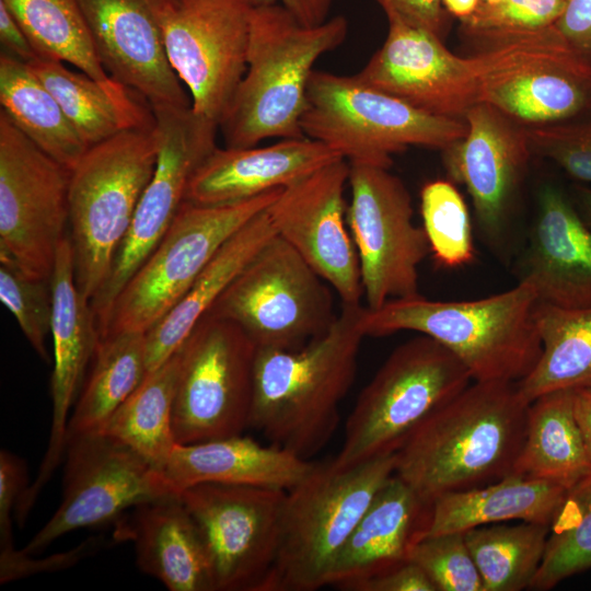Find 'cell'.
<instances>
[{"label": "cell", "mask_w": 591, "mask_h": 591, "mask_svg": "<svg viewBox=\"0 0 591 591\" xmlns=\"http://www.w3.org/2000/svg\"><path fill=\"white\" fill-rule=\"evenodd\" d=\"M529 406L518 382L473 381L409 436L394 474L428 503L512 474Z\"/></svg>", "instance_id": "6da1fadb"}, {"label": "cell", "mask_w": 591, "mask_h": 591, "mask_svg": "<svg viewBox=\"0 0 591 591\" xmlns=\"http://www.w3.org/2000/svg\"><path fill=\"white\" fill-rule=\"evenodd\" d=\"M363 308L343 304L329 329L301 348H257L248 427L304 460L327 444L356 378Z\"/></svg>", "instance_id": "7a4b0ae2"}, {"label": "cell", "mask_w": 591, "mask_h": 591, "mask_svg": "<svg viewBox=\"0 0 591 591\" xmlns=\"http://www.w3.org/2000/svg\"><path fill=\"white\" fill-rule=\"evenodd\" d=\"M348 21L300 23L279 3H255L251 14L246 70L219 124L224 147L246 148L270 138L305 137L301 118L315 62L339 47Z\"/></svg>", "instance_id": "3957f363"}, {"label": "cell", "mask_w": 591, "mask_h": 591, "mask_svg": "<svg viewBox=\"0 0 591 591\" xmlns=\"http://www.w3.org/2000/svg\"><path fill=\"white\" fill-rule=\"evenodd\" d=\"M535 291L524 282L483 299L433 301L420 294L363 308L366 336L414 331L455 355L473 381L524 379L537 363L542 341L535 323Z\"/></svg>", "instance_id": "277c9868"}, {"label": "cell", "mask_w": 591, "mask_h": 591, "mask_svg": "<svg viewBox=\"0 0 591 591\" xmlns=\"http://www.w3.org/2000/svg\"><path fill=\"white\" fill-rule=\"evenodd\" d=\"M158 153L154 121L90 147L71 170L69 237L74 278L90 302L109 274Z\"/></svg>", "instance_id": "5b68a950"}, {"label": "cell", "mask_w": 591, "mask_h": 591, "mask_svg": "<svg viewBox=\"0 0 591 591\" xmlns=\"http://www.w3.org/2000/svg\"><path fill=\"white\" fill-rule=\"evenodd\" d=\"M301 129L349 163L390 169L392 155L409 146L443 150L466 135L467 124L419 111L356 74L314 70Z\"/></svg>", "instance_id": "8992f818"}, {"label": "cell", "mask_w": 591, "mask_h": 591, "mask_svg": "<svg viewBox=\"0 0 591 591\" xmlns=\"http://www.w3.org/2000/svg\"><path fill=\"white\" fill-rule=\"evenodd\" d=\"M396 453L354 466L333 461L287 491L281 542L269 591L327 586L333 565L378 490L394 474Z\"/></svg>", "instance_id": "52a82bcc"}, {"label": "cell", "mask_w": 591, "mask_h": 591, "mask_svg": "<svg viewBox=\"0 0 591 591\" xmlns=\"http://www.w3.org/2000/svg\"><path fill=\"white\" fill-rule=\"evenodd\" d=\"M472 382L460 359L433 338L421 335L399 345L361 391L333 463L348 467L396 453Z\"/></svg>", "instance_id": "ba28073f"}, {"label": "cell", "mask_w": 591, "mask_h": 591, "mask_svg": "<svg viewBox=\"0 0 591 591\" xmlns=\"http://www.w3.org/2000/svg\"><path fill=\"white\" fill-rule=\"evenodd\" d=\"M470 57L478 100L520 125L573 119L591 109V63L555 24L499 36Z\"/></svg>", "instance_id": "9c48e42d"}, {"label": "cell", "mask_w": 591, "mask_h": 591, "mask_svg": "<svg viewBox=\"0 0 591 591\" xmlns=\"http://www.w3.org/2000/svg\"><path fill=\"white\" fill-rule=\"evenodd\" d=\"M281 190L224 205L185 200L163 239L118 294L101 339L147 333L181 301L222 245Z\"/></svg>", "instance_id": "30bf717a"}, {"label": "cell", "mask_w": 591, "mask_h": 591, "mask_svg": "<svg viewBox=\"0 0 591 591\" xmlns=\"http://www.w3.org/2000/svg\"><path fill=\"white\" fill-rule=\"evenodd\" d=\"M327 285L276 234L207 314L239 325L257 348L298 349L325 334L337 316Z\"/></svg>", "instance_id": "8fae6325"}, {"label": "cell", "mask_w": 591, "mask_h": 591, "mask_svg": "<svg viewBox=\"0 0 591 591\" xmlns=\"http://www.w3.org/2000/svg\"><path fill=\"white\" fill-rule=\"evenodd\" d=\"M177 350L176 442L242 434L250 420L256 345L235 323L206 314Z\"/></svg>", "instance_id": "7c38bea8"}, {"label": "cell", "mask_w": 591, "mask_h": 591, "mask_svg": "<svg viewBox=\"0 0 591 591\" xmlns=\"http://www.w3.org/2000/svg\"><path fill=\"white\" fill-rule=\"evenodd\" d=\"M70 177L0 111V259L51 279L68 235Z\"/></svg>", "instance_id": "4fadbf2b"}, {"label": "cell", "mask_w": 591, "mask_h": 591, "mask_svg": "<svg viewBox=\"0 0 591 591\" xmlns=\"http://www.w3.org/2000/svg\"><path fill=\"white\" fill-rule=\"evenodd\" d=\"M151 109L159 141L157 165L109 274L91 300L100 338L118 294L163 239L185 201L194 171L217 147L219 125L192 106Z\"/></svg>", "instance_id": "5bb4252c"}, {"label": "cell", "mask_w": 591, "mask_h": 591, "mask_svg": "<svg viewBox=\"0 0 591 591\" xmlns=\"http://www.w3.org/2000/svg\"><path fill=\"white\" fill-rule=\"evenodd\" d=\"M195 113L218 125L246 70L254 0H151Z\"/></svg>", "instance_id": "9a60e30c"}, {"label": "cell", "mask_w": 591, "mask_h": 591, "mask_svg": "<svg viewBox=\"0 0 591 591\" xmlns=\"http://www.w3.org/2000/svg\"><path fill=\"white\" fill-rule=\"evenodd\" d=\"M347 223L357 251L367 308L419 294L418 267L429 254L424 228L413 221L412 197L385 167L349 163Z\"/></svg>", "instance_id": "2e32d148"}, {"label": "cell", "mask_w": 591, "mask_h": 591, "mask_svg": "<svg viewBox=\"0 0 591 591\" xmlns=\"http://www.w3.org/2000/svg\"><path fill=\"white\" fill-rule=\"evenodd\" d=\"M60 505L21 549L33 555L71 531L117 520L146 501L177 495L161 470L102 431L67 439Z\"/></svg>", "instance_id": "e0dca14e"}, {"label": "cell", "mask_w": 591, "mask_h": 591, "mask_svg": "<svg viewBox=\"0 0 591 591\" xmlns=\"http://www.w3.org/2000/svg\"><path fill=\"white\" fill-rule=\"evenodd\" d=\"M177 495L207 543L216 591H269L287 491L204 483Z\"/></svg>", "instance_id": "ac0fdd59"}, {"label": "cell", "mask_w": 591, "mask_h": 591, "mask_svg": "<svg viewBox=\"0 0 591 591\" xmlns=\"http://www.w3.org/2000/svg\"><path fill=\"white\" fill-rule=\"evenodd\" d=\"M349 171V162L338 159L282 188L266 212L276 234L336 291L343 304H357L363 289L347 223Z\"/></svg>", "instance_id": "d6986e66"}, {"label": "cell", "mask_w": 591, "mask_h": 591, "mask_svg": "<svg viewBox=\"0 0 591 591\" xmlns=\"http://www.w3.org/2000/svg\"><path fill=\"white\" fill-rule=\"evenodd\" d=\"M356 76L431 115L464 118L479 102L471 58L452 54L436 34L398 21H389L384 44Z\"/></svg>", "instance_id": "ffe728a7"}, {"label": "cell", "mask_w": 591, "mask_h": 591, "mask_svg": "<svg viewBox=\"0 0 591 591\" xmlns=\"http://www.w3.org/2000/svg\"><path fill=\"white\" fill-rule=\"evenodd\" d=\"M464 119L467 132L442 150L443 165L467 189L483 233L498 240L532 149L525 128L487 103L474 104Z\"/></svg>", "instance_id": "44dd1931"}, {"label": "cell", "mask_w": 591, "mask_h": 591, "mask_svg": "<svg viewBox=\"0 0 591 591\" xmlns=\"http://www.w3.org/2000/svg\"><path fill=\"white\" fill-rule=\"evenodd\" d=\"M99 58L109 76L150 108L188 107L151 0H79Z\"/></svg>", "instance_id": "7402d4cb"}, {"label": "cell", "mask_w": 591, "mask_h": 591, "mask_svg": "<svg viewBox=\"0 0 591 591\" xmlns=\"http://www.w3.org/2000/svg\"><path fill=\"white\" fill-rule=\"evenodd\" d=\"M53 292L54 367L50 378L53 417L49 442L34 483L23 505L32 509L42 488L65 456L69 410L81 385L84 371L94 357L100 334L91 302L82 296L74 278L72 245L67 235L57 253L50 279Z\"/></svg>", "instance_id": "603a6c76"}, {"label": "cell", "mask_w": 591, "mask_h": 591, "mask_svg": "<svg viewBox=\"0 0 591 591\" xmlns=\"http://www.w3.org/2000/svg\"><path fill=\"white\" fill-rule=\"evenodd\" d=\"M519 282L528 283L541 303L561 309L591 306V230L553 185L540 190Z\"/></svg>", "instance_id": "cb8c5ba5"}, {"label": "cell", "mask_w": 591, "mask_h": 591, "mask_svg": "<svg viewBox=\"0 0 591 591\" xmlns=\"http://www.w3.org/2000/svg\"><path fill=\"white\" fill-rule=\"evenodd\" d=\"M113 536L129 542L139 569L170 591H216L207 543L178 495L130 508L115 520Z\"/></svg>", "instance_id": "d4e9b609"}, {"label": "cell", "mask_w": 591, "mask_h": 591, "mask_svg": "<svg viewBox=\"0 0 591 591\" xmlns=\"http://www.w3.org/2000/svg\"><path fill=\"white\" fill-rule=\"evenodd\" d=\"M343 159L320 141L287 138L246 148L216 147L194 171L186 201L224 205L286 188Z\"/></svg>", "instance_id": "484cf974"}, {"label": "cell", "mask_w": 591, "mask_h": 591, "mask_svg": "<svg viewBox=\"0 0 591 591\" xmlns=\"http://www.w3.org/2000/svg\"><path fill=\"white\" fill-rule=\"evenodd\" d=\"M431 503L393 474L378 490L339 552L327 586L351 584L409 560L424 537Z\"/></svg>", "instance_id": "4316f807"}, {"label": "cell", "mask_w": 591, "mask_h": 591, "mask_svg": "<svg viewBox=\"0 0 591 591\" xmlns=\"http://www.w3.org/2000/svg\"><path fill=\"white\" fill-rule=\"evenodd\" d=\"M315 466L288 450L265 447L242 434L176 443L161 472L172 489L204 483L255 486L288 491Z\"/></svg>", "instance_id": "83f0119b"}, {"label": "cell", "mask_w": 591, "mask_h": 591, "mask_svg": "<svg viewBox=\"0 0 591 591\" xmlns=\"http://www.w3.org/2000/svg\"><path fill=\"white\" fill-rule=\"evenodd\" d=\"M567 490L556 483L510 474L484 486L444 494L431 503L424 537L510 521L551 525Z\"/></svg>", "instance_id": "f1b7e54d"}, {"label": "cell", "mask_w": 591, "mask_h": 591, "mask_svg": "<svg viewBox=\"0 0 591 591\" xmlns=\"http://www.w3.org/2000/svg\"><path fill=\"white\" fill-rule=\"evenodd\" d=\"M275 235L264 210L222 245L181 301L146 333L148 372L181 347L227 287Z\"/></svg>", "instance_id": "f546056e"}, {"label": "cell", "mask_w": 591, "mask_h": 591, "mask_svg": "<svg viewBox=\"0 0 591 591\" xmlns=\"http://www.w3.org/2000/svg\"><path fill=\"white\" fill-rule=\"evenodd\" d=\"M512 474L567 489L591 476L573 413V390L548 392L530 403L525 436Z\"/></svg>", "instance_id": "4dcf8cb0"}, {"label": "cell", "mask_w": 591, "mask_h": 591, "mask_svg": "<svg viewBox=\"0 0 591 591\" xmlns=\"http://www.w3.org/2000/svg\"><path fill=\"white\" fill-rule=\"evenodd\" d=\"M54 95L65 115L90 148L131 128L154 124L148 111L135 97L112 93L83 72L67 63L37 56L27 63Z\"/></svg>", "instance_id": "1f68e13d"}, {"label": "cell", "mask_w": 591, "mask_h": 591, "mask_svg": "<svg viewBox=\"0 0 591 591\" xmlns=\"http://www.w3.org/2000/svg\"><path fill=\"white\" fill-rule=\"evenodd\" d=\"M1 112L48 155L72 170L89 149L30 66L0 54Z\"/></svg>", "instance_id": "d6a6232c"}, {"label": "cell", "mask_w": 591, "mask_h": 591, "mask_svg": "<svg viewBox=\"0 0 591 591\" xmlns=\"http://www.w3.org/2000/svg\"><path fill=\"white\" fill-rule=\"evenodd\" d=\"M535 323L542 354L518 382L524 397L531 403L557 390H591V306L561 309L537 302Z\"/></svg>", "instance_id": "836d02e7"}, {"label": "cell", "mask_w": 591, "mask_h": 591, "mask_svg": "<svg viewBox=\"0 0 591 591\" xmlns=\"http://www.w3.org/2000/svg\"><path fill=\"white\" fill-rule=\"evenodd\" d=\"M27 35L37 56L62 61L120 96L134 93L102 65L79 0H0Z\"/></svg>", "instance_id": "e575fe53"}, {"label": "cell", "mask_w": 591, "mask_h": 591, "mask_svg": "<svg viewBox=\"0 0 591 591\" xmlns=\"http://www.w3.org/2000/svg\"><path fill=\"white\" fill-rule=\"evenodd\" d=\"M178 371L179 352L176 350L161 366L147 372L100 430L127 444L159 470L177 443L173 407Z\"/></svg>", "instance_id": "d590c367"}, {"label": "cell", "mask_w": 591, "mask_h": 591, "mask_svg": "<svg viewBox=\"0 0 591 591\" xmlns=\"http://www.w3.org/2000/svg\"><path fill=\"white\" fill-rule=\"evenodd\" d=\"M92 372L69 417L67 439L100 431L138 387L147 370L146 333L127 332L100 340Z\"/></svg>", "instance_id": "8d00e7d4"}, {"label": "cell", "mask_w": 591, "mask_h": 591, "mask_svg": "<svg viewBox=\"0 0 591 591\" xmlns=\"http://www.w3.org/2000/svg\"><path fill=\"white\" fill-rule=\"evenodd\" d=\"M463 534L483 591H520L530 589L542 564L549 525L502 522L476 526Z\"/></svg>", "instance_id": "74e56055"}, {"label": "cell", "mask_w": 591, "mask_h": 591, "mask_svg": "<svg viewBox=\"0 0 591 591\" xmlns=\"http://www.w3.org/2000/svg\"><path fill=\"white\" fill-rule=\"evenodd\" d=\"M591 568V476L569 488L551 525L542 564L530 587L546 591Z\"/></svg>", "instance_id": "f35d334b"}, {"label": "cell", "mask_w": 591, "mask_h": 591, "mask_svg": "<svg viewBox=\"0 0 591 591\" xmlns=\"http://www.w3.org/2000/svg\"><path fill=\"white\" fill-rule=\"evenodd\" d=\"M424 230L436 260L455 268L474 259L475 248L468 210L452 182L427 183L420 193Z\"/></svg>", "instance_id": "ab89813d"}, {"label": "cell", "mask_w": 591, "mask_h": 591, "mask_svg": "<svg viewBox=\"0 0 591 591\" xmlns=\"http://www.w3.org/2000/svg\"><path fill=\"white\" fill-rule=\"evenodd\" d=\"M0 300L36 354L48 361L46 338L50 335L53 317L50 280L31 277L14 264L0 259Z\"/></svg>", "instance_id": "60d3db41"}, {"label": "cell", "mask_w": 591, "mask_h": 591, "mask_svg": "<svg viewBox=\"0 0 591 591\" xmlns=\"http://www.w3.org/2000/svg\"><path fill=\"white\" fill-rule=\"evenodd\" d=\"M565 5L564 0L480 1L472 15L461 20V30L482 43L508 34L541 30L554 25Z\"/></svg>", "instance_id": "b9f144b4"}, {"label": "cell", "mask_w": 591, "mask_h": 591, "mask_svg": "<svg viewBox=\"0 0 591 591\" xmlns=\"http://www.w3.org/2000/svg\"><path fill=\"white\" fill-rule=\"evenodd\" d=\"M409 560L426 572L437 591H483L480 575L463 533L421 538Z\"/></svg>", "instance_id": "7bdbcfd3"}, {"label": "cell", "mask_w": 591, "mask_h": 591, "mask_svg": "<svg viewBox=\"0 0 591 591\" xmlns=\"http://www.w3.org/2000/svg\"><path fill=\"white\" fill-rule=\"evenodd\" d=\"M531 149L571 177L591 183V117L525 128Z\"/></svg>", "instance_id": "ee69618b"}, {"label": "cell", "mask_w": 591, "mask_h": 591, "mask_svg": "<svg viewBox=\"0 0 591 591\" xmlns=\"http://www.w3.org/2000/svg\"><path fill=\"white\" fill-rule=\"evenodd\" d=\"M101 544L102 542L93 537L71 551L44 559H33L31 555L15 548L3 551L0 553V581L3 584L35 573L67 568L91 554Z\"/></svg>", "instance_id": "f6af8a7d"}, {"label": "cell", "mask_w": 591, "mask_h": 591, "mask_svg": "<svg viewBox=\"0 0 591 591\" xmlns=\"http://www.w3.org/2000/svg\"><path fill=\"white\" fill-rule=\"evenodd\" d=\"M27 485L25 462L8 450L0 452V548H13L12 517Z\"/></svg>", "instance_id": "bcb514c9"}, {"label": "cell", "mask_w": 591, "mask_h": 591, "mask_svg": "<svg viewBox=\"0 0 591 591\" xmlns=\"http://www.w3.org/2000/svg\"><path fill=\"white\" fill-rule=\"evenodd\" d=\"M376 1L384 10L389 21H398L431 32L440 38L448 28L449 13L445 11L442 0Z\"/></svg>", "instance_id": "7dc6e473"}, {"label": "cell", "mask_w": 591, "mask_h": 591, "mask_svg": "<svg viewBox=\"0 0 591 591\" xmlns=\"http://www.w3.org/2000/svg\"><path fill=\"white\" fill-rule=\"evenodd\" d=\"M347 591H437V589L416 563L407 560L351 584Z\"/></svg>", "instance_id": "c3c4849f"}, {"label": "cell", "mask_w": 591, "mask_h": 591, "mask_svg": "<svg viewBox=\"0 0 591 591\" xmlns=\"http://www.w3.org/2000/svg\"><path fill=\"white\" fill-rule=\"evenodd\" d=\"M555 26L567 43L591 63V0H567Z\"/></svg>", "instance_id": "681fc988"}, {"label": "cell", "mask_w": 591, "mask_h": 591, "mask_svg": "<svg viewBox=\"0 0 591 591\" xmlns=\"http://www.w3.org/2000/svg\"><path fill=\"white\" fill-rule=\"evenodd\" d=\"M0 42L2 51L22 62L28 63L37 57L22 26L2 1H0Z\"/></svg>", "instance_id": "f907efd6"}, {"label": "cell", "mask_w": 591, "mask_h": 591, "mask_svg": "<svg viewBox=\"0 0 591 591\" xmlns=\"http://www.w3.org/2000/svg\"><path fill=\"white\" fill-rule=\"evenodd\" d=\"M335 0H254L255 3H279L300 23L314 26L328 20Z\"/></svg>", "instance_id": "816d5d0a"}, {"label": "cell", "mask_w": 591, "mask_h": 591, "mask_svg": "<svg viewBox=\"0 0 591 591\" xmlns=\"http://www.w3.org/2000/svg\"><path fill=\"white\" fill-rule=\"evenodd\" d=\"M573 413L591 464V390H573Z\"/></svg>", "instance_id": "f5cc1de1"}, {"label": "cell", "mask_w": 591, "mask_h": 591, "mask_svg": "<svg viewBox=\"0 0 591 591\" xmlns=\"http://www.w3.org/2000/svg\"><path fill=\"white\" fill-rule=\"evenodd\" d=\"M480 1L482 0H442V4L449 14L456 16L461 21L472 15L478 8Z\"/></svg>", "instance_id": "db71d44e"}, {"label": "cell", "mask_w": 591, "mask_h": 591, "mask_svg": "<svg viewBox=\"0 0 591 591\" xmlns=\"http://www.w3.org/2000/svg\"><path fill=\"white\" fill-rule=\"evenodd\" d=\"M576 208L581 218L591 230V189L584 186H576Z\"/></svg>", "instance_id": "11a10c76"}, {"label": "cell", "mask_w": 591, "mask_h": 591, "mask_svg": "<svg viewBox=\"0 0 591 591\" xmlns=\"http://www.w3.org/2000/svg\"><path fill=\"white\" fill-rule=\"evenodd\" d=\"M483 2H486V3H496V2H499L501 0H482Z\"/></svg>", "instance_id": "9f6ffc18"}, {"label": "cell", "mask_w": 591, "mask_h": 591, "mask_svg": "<svg viewBox=\"0 0 591 591\" xmlns=\"http://www.w3.org/2000/svg\"><path fill=\"white\" fill-rule=\"evenodd\" d=\"M564 1H567V0H564Z\"/></svg>", "instance_id": "6f0895ef"}]
</instances>
